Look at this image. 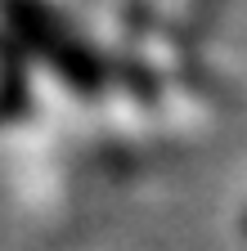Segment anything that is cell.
<instances>
[{
    "label": "cell",
    "instance_id": "obj_1",
    "mask_svg": "<svg viewBox=\"0 0 247 251\" xmlns=\"http://www.w3.org/2000/svg\"><path fill=\"white\" fill-rule=\"evenodd\" d=\"M41 112V81L23 45L0 27V139H9L32 126Z\"/></svg>",
    "mask_w": 247,
    "mask_h": 251
},
{
    "label": "cell",
    "instance_id": "obj_2",
    "mask_svg": "<svg viewBox=\"0 0 247 251\" xmlns=\"http://www.w3.org/2000/svg\"><path fill=\"white\" fill-rule=\"evenodd\" d=\"M234 233L243 238V247H247V202L238 206V220H234Z\"/></svg>",
    "mask_w": 247,
    "mask_h": 251
}]
</instances>
